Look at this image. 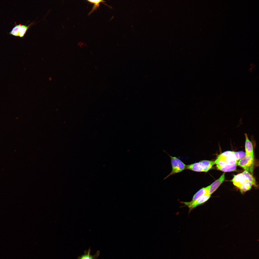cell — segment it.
<instances>
[{"mask_svg": "<svg viewBox=\"0 0 259 259\" xmlns=\"http://www.w3.org/2000/svg\"><path fill=\"white\" fill-rule=\"evenodd\" d=\"M215 164L221 166L237 164L233 151H227L219 155L215 161Z\"/></svg>", "mask_w": 259, "mask_h": 259, "instance_id": "obj_1", "label": "cell"}, {"mask_svg": "<svg viewBox=\"0 0 259 259\" xmlns=\"http://www.w3.org/2000/svg\"><path fill=\"white\" fill-rule=\"evenodd\" d=\"M215 164V161L204 160L187 165L186 169L195 172H207Z\"/></svg>", "mask_w": 259, "mask_h": 259, "instance_id": "obj_2", "label": "cell"}, {"mask_svg": "<svg viewBox=\"0 0 259 259\" xmlns=\"http://www.w3.org/2000/svg\"><path fill=\"white\" fill-rule=\"evenodd\" d=\"M171 161L172 169L170 173L165 178L180 172L186 169V165L182 161L176 157L170 156Z\"/></svg>", "mask_w": 259, "mask_h": 259, "instance_id": "obj_3", "label": "cell"}, {"mask_svg": "<svg viewBox=\"0 0 259 259\" xmlns=\"http://www.w3.org/2000/svg\"><path fill=\"white\" fill-rule=\"evenodd\" d=\"M254 157L253 155H247L240 160L238 165L245 170L252 173L253 171Z\"/></svg>", "mask_w": 259, "mask_h": 259, "instance_id": "obj_4", "label": "cell"}, {"mask_svg": "<svg viewBox=\"0 0 259 259\" xmlns=\"http://www.w3.org/2000/svg\"><path fill=\"white\" fill-rule=\"evenodd\" d=\"M211 196L209 194H205L196 200L189 202H182V203L188 206L189 208V213L197 207L201 205L206 202Z\"/></svg>", "mask_w": 259, "mask_h": 259, "instance_id": "obj_5", "label": "cell"}, {"mask_svg": "<svg viewBox=\"0 0 259 259\" xmlns=\"http://www.w3.org/2000/svg\"><path fill=\"white\" fill-rule=\"evenodd\" d=\"M225 173H224L220 177L210 185L209 194L211 195L218 188L225 179Z\"/></svg>", "mask_w": 259, "mask_h": 259, "instance_id": "obj_6", "label": "cell"}, {"mask_svg": "<svg viewBox=\"0 0 259 259\" xmlns=\"http://www.w3.org/2000/svg\"><path fill=\"white\" fill-rule=\"evenodd\" d=\"M247 181L242 173L235 175L231 180L234 185L239 188L241 185Z\"/></svg>", "mask_w": 259, "mask_h": 259, "instance_id": "obj_7", "label": "cell"}, {"mask_svg": "<svg viewBox=\"0 0 259 259\" xmlns=\"http://www.w3.org/2000/svg\"><path fill=\"white\" fill-rule=\"evenodd\" d=\"M91 248L89 247L87 250H85L83 254L78 257L77 259H97L99 256L100 252L97 250L94 255L91 254Z\"/></svg>", "mask_w": 259, "mask_h": 259, "instance_id": "obj_8", "label": "cell"}, {"mask_svg": "<svg viewBox=\"0 0 259 259\" xmlns=\"http://www.w3.org/2000/svg\"><path fill=\"white\" fill-rule=\"evenodd\" d=\"M245 138V148L246 155H253V147L252 141L249 139L246 133L244 134Z\"/></svg>", "mask_w": 259, "mask_h": 259, "instance_id": "obj_9", "label": "cell"}, {"mask_svg": "<svg viewBox=\"0 0 259 259\" xmlns=\"http://www.w3.org/2000/svg\"><path fill=\"white\" fill-rule=\"evenodd\" d=\"M210 187V185L206 187L202 188L199 190L193 195L191 201H194L203 195L206 194H209V191Z\"/></svg>", "mask_w": 259, "mask_h": 259, "instance_id": "obj_10", "label": "cell"}, {"mask_svg": "<svg viewBox=\"0 0 259 259\" xmlns=\"http://www.w3.org/2000/svg\"><path fill=\"white\" fill-rule=\"evenodd\" d=\"M236 165H227L221 166L218 165H216V166L218 169L222 171L227 172L234 171L236 168Z\"/></svg>", "mask_w": 259, "mask_h": 259, "instance_id": "obj_11", "label": "cell"}, {"mask_svg": "<svg viewBox=\"0 0 259 259\" xmlns=\"http://www.w3.org/2000/svg\"><path fill=\"white\" fill-rule=\"evenodd\" d=\"M241 173L244 176L247 181L251 183L253 185L256 186L255 178L249 172L245 170Z\"/></svg>", "mask_w": 259, "mask_h": 259, "instance_id": "obj_12", "label": "cell"}, {"mask_svg": "<svg viewBox=\"0 0 259 259\" xmlns=\"http://www.w3.org/2000/svg\"><path fill=\"white\" fill-rule=\"evenodd\" d=\"M91 4H94V6L93 8L89 13V15L91 14L99 6L100 4V3L105 2V1L103 0H87Z\"/></svg>", "mask_w": 259, "mask_h": 259, "instance_id": "obj_13", "label": "cell"}, {"mask_svg": "<svg viewBox=\"0 0 259 259\" xmlns=\"http://www.w3.org/2000/svg\"><path fill=\"white\" fill-rule=\"evenodd\" d=\"M253 184L251 183L248 181L245 182L239 188L242 192H245L250 190Z\"/></svg>", "mask_w": 259, "mask_h": 259, "instance_id": "obj_14", "label": "cell"}, {"mask_svg": "<svg viewBox=\"0 0 259 259\" xmlns=\"http://www.w3.org/2000/svg\"><path fill=\"white\" fill-rule=\"evenodd\" d=\"M20 24H16L15 27L12 29L11 31L9 33L10 35H12L16 36H19L20 34Z\"/></svg>", "mask_w": 259, "mask_h": 259, "instance_id": "obj_15", "label": "cell"}, {"mask_svg": "<svg viewBox=\"0 0 259 259\" xmlns=\"http://www.w3.org/2000/svg\"><path fill=\"white\" fill-rule=\"evenodd\" d=\"M19 24L20 29L19 36L20 37H22L24 35L29 28V26H26V25H22L20 24Z\"/></svg>", "mask_w": 259, "mask_h": 259, "instance_id": "obj_16", "label": "cell"}, {"mask_svg": "<svg viewBox=\"0 0 259 259\" xmlns=\"http://www.w3.org/2000/svg\"><path fill=\"white\" fill-rule=\"evenodd\" d=\"M239 159L240 160L244 157L246 155L245 153L243 151H239L238 152Z\"/></svg>", "mask_w": 259, "mask_h": 259, "instance_id": "obj_17", "label": "cell"}]
</instances>
